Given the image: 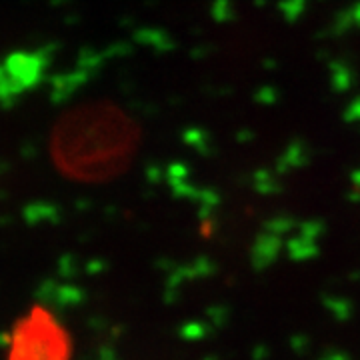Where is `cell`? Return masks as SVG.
I'll use <instances>...</instances> for the list:
<instances>
[{
  "label": "cell",
  "instance_id": "6da1fadb",
  "mask_svg": "<svg viewBox=\"0 0 360 360\" xmlns=\"http://www.w3.org/2000/svg\"><path fill=\"white\" fill-rule=\"evenodd\" d=\"M116 115H110L108 122ZM96 115L80 116L70 122L60 136V158L70 172L82 179H98L112 174L118 165L129 158L130 141L127 122L110 132L108 122L104 129L94 130Z\"/></svg>",
  "mask_w": 360,
  "mask_h": 360
}]
</instances>
